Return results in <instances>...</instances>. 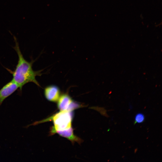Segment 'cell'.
Returning a JSON list of instances; mask_svg holds the SVG:
<instances>
[{
    "instance_id": "6da1fadb",
    "label": "cell",
    "mask_w": 162,
    "mask_h": 162,
    "mask_svg": "<svg viewBox=\"0 0 162 162\" xmlns=\"http://www.w3.org/2000/svg\"><path fill=\"white\" fill-rule=\"evenodd\" d=\"M14 40L15 45L13 48L18 55V61L14 70L11 72L13 76L12 80L18 85L20 92L23 87L29 82H33L40 86L36 77L42 75L41 71L33 70L32 67L33 62H28L24 58L15 37Z\"/></svg>"
},
{
    "instance_id": "7a4b0ae2",
    "label": "cell",
    "mask_w": 162,
    "mask_h": 162,
    "mask_svg": "<svg viewBox=\"0 0 162 162\" xmlns=\"http://www.w3.org/2000/svg\"><path fill=\"white\" fill-rule=\"evenodd\" d=\"M72 112L68 111H60L47 118L36 121L28 124L27 127L35 125L52 120L53 121L54 124L51 130L52 134H55L56 131L68 129L72 127L71 122L73 117Z\"/></svg>"
},
{
    "instance_id": "3957f363",
    "label": "cell",
    "mask_w": 162,
    "mask_h": 162,
    "mask_svg": "<svg viewBox=\"0 0 162 162\" xmlns=\"http://www.w3.org/2000/svg\"><path fill=\"white\" fill-rule=\"evenodd\" d=\"M57 102V107L60 111H72L81 106V105L74 101L67 93L61 94Z\"/></svg>"
},
{
    "instance_id": "277c9868",
    "label": "cell",
    "mask_w": 162,
    "mask_h": 162,
    "mask_svg": "<svg viewBox=\"0 0 162 162\" xmlns=\"http://www.w3.org/2000/svg\"><path fill=\"white\" fill-rule=\"evenodd\" d=\"M18 88V85L12 80L5 85L0 89V106L6 98Z\"/></svg>"
},
{
    "instance_id": "5b68a950",
    "label": "cell",
    "mask_w": 162,
    "mask_h": 162,
    "mask_svg": "<svg viewBox=\"0 0 162 162\" xmlns=\"http://www.w3.org/2000/svg\"><path fill=\"white\" fill-rule=\"evenodd\" d=\"M61 91L56 85H50L46 87L44 90V96L48 100L52 102H57L61 96Z\"/></svg>"
},
{
    "instance_id": "8992f818",
    "label": "cell",
    "mask_w": 162,
    "mask_h": 162,
    "mask_svg": "<svg viewBox=\"0 0 162 162\" xmlns=\"http://www.w3.org/2000/svg\"><path fill=\"white\" fill-rule=\"evenodd\" d=\"M56 133L58 134L61 136L68 139L72 142H81L80 139L74 135L73 130L72 127L68 129L56 131L55 132V133Z\"/></svg>"
},
{
    "instance_id": "52a82bcc",
    "label": "cell",
    "mask_w": 162,
    "mask_h": 162,
    "mask_svg": "<svg viewBox=\"0 0 162 162\" xmlns=\"http://www.w3.org/2000/svg\"><path fill=\"white\" fill-rule=\"evenodd\" d=\"M134 124L141 123H142L145 120V116L142 113H137L135 117Z\"/></svg>"
}]
</instances>
